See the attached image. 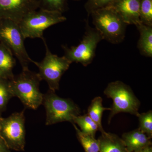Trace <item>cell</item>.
Instances as JSON below:
<instances>
[{"label": "cell", "mask_w": 152, "mask_h": 152, "mask_svg": "<svg viewBox=\"0 0 152 152\" xmlns=\"http://www.w3.org/2000/svg\"><path fill=\"white\" fill-rule=\"evenodd\" d=\"M42 80L38 73L29 69L22 70L18 75L9 80L11 91L25 107L36 110L42 104L44 94L39 89Z\"/></svg>", "instance_id": "6da1fadb"}, {"label": "cell", "mask_w": 152, "mask_h": 152, "mask_svg": "<svg viewBox=\"0 0 152 152\" xmlns=\"http://www.w3.org/2000/svg\"><path fill=\"white\" fill-rule=\"evenodd\" d=\"M93 24L103 40L118 44L124 40L128 26L113 9L110 7L99 9L91 14Z\"/></svg>", "instance_id": "7a4b0ae2"}, {"label": "cell", "mask_w": 152, "mask_h": 152, "mask_svg": "<svg viewBox=\"0 0 152 152\" xmlns=\"http://www.w3.org/2000/svg\"><path fill=\"white\" fill-rule=\"evenodd\" d=\"M107 97L113 101L109 117L110 122L113 117L118 113H128L137 116L140 102L136 96L131 87L121 81L110 83L104 91Z\"/></svg>", "instance_id": "3957f363"}, {"label": "cell", "mask_w": 152, "mask_h": 152, "mask_svg": "<svg viewBox=\"0 0 152 152\" xmlns=\"http://www.w3.org/2000/svg\"><path fill=\"white\" fill-rule=\"evenodd\" d=\"M42 104L46 112L47 126L66 121L72 124L74 118L81 113L80 109L73 101L60 97L50 90L44 94Z\"/></svg>", "instance_id": "277c9868"}, {"label": "cell", "mask_w": 152, "mask_h": 152, "mask_svg": "<svg viewBox=\"0 0 152 152\" xmlns=\"http://www.w3.org/2000/svg\"><path fill=\"white\" fill-rule=\"evenodd\" d=\"M66 20L61 13L39 9L28 14L18 24L25 39H42L45 30Z\"/></svg>", "instance_id": "5b68a950"}, {"label": "cell", "mask_w": 152, "mask_h": 152, "mask_svg": "<svg viewBox=\"0 0 152 152\" xmlns=\"http://www.w3.org/2000/svg\"><path fill=\"white\" fill-rule=\"evenodd\" d=\"M45 47V56L42 61L37 62L32 60L31 63L38 68V75L42 80L48 83L49 90L56 92L59 89L60 82L62 76L69 68L72 63L65 57H59L52 53L45 38L42 39Z\"/></svg>", "instance_id": "8992f818"}, {"label": "cell", "mask_w": 152, "mask_h": 152, "mask_svg": "<svg viewBox=\"0 0 152 152\" xmlns=\"http://www.w3.org/2000/svg\"><path fill=\"white\" fill-rule=\"evenodd\" d=\"M103 40L100 33L86 22V31L80 43L76 46L69 48L62 45L64 52V56L71 63H80L87 66L92 62L96 55L98 44Z\"/></svg>", "instance_id": "52a82bcc"}, {"label": "cell", "mask_w": 152, "mask_h": 152, "mask_svg": "<svg viewBox=\"0 0 152 152\" xmlns=\"http://www.w3.org/2000/svg\"><path fill=\"white\" fill-rule=\"evenodd\" d=\"M25 40L18 23L8 19H0V42L18 59L22 70L29 69V64L32 60L26 50Z\"/></svg>", "instance_id": "ba28073f"}, {"label": "cell", "mask_w": 152, "mask_h": 152, "mask_svg": "<svg viewBox=\"0 0 152 152\" xmlns=\"http://www.w3.org/2000/svg\"><path fill=\"white\" fill-rule=\"evenodd\" d=\"M0 137L10 150L24 151L26 129L24 110L0 119Z\"/></svg>", "instance_id": "9c48e42d"}, {"label": "cell", "mask_w": 152, "mask_h": 152, "mask_svg": "<svg viewBox=\"0 0 152 152\" xmlns=\"http://www.w3.org/2000/svg\"><path fill=\"white\" fill-rule=\"evenodd\" d=\"M39 9L38 0H0V19L19 23L28 14Z\"/></svg>", "instance_id": "30bf717a"}, {"label": "cell", "mask_w": 152, "mask_h": 152, "mask_svg": "<svg viewBox=\"0 0 152 152\" xmlns=\"http://www.w3.org/2000/svg\"><path fill=\"white\" fill-rule=\"evenodd\" d=\"M141 0H115L109 7L121 17L127 25L141 23L140 8Z\"/></svg>", "instance_id": "8fae6325"}, {"label": "cell", "mask_w": 152, "mask_h": 152, "mask_svg": "<svg viewBox=\"0 0 152 152\" xmlns=\"http://www.w3.org/2000/svg\"><path fill=\"white\" fill-rule=\"evenodd\" d=\"M121 139L128 152L138 151L152 146L151 139L139 128L124 133Z\"/></svg>", "instance_id": "7c38bea8"}, {"label": "cell", "mask_w": 152, "mask_h": 152, "mask_svg": "<svg viewBox=\"0 0 152 152\" xmlns=\"http://www.w3.org/2000/svg\"><path fill=\"white\" fill-rule=\"evenodd\" d=\"M15 56L5 45L0 42V78L10 80L13 77L16 65Z\"/></svg>", "instance_id": "4fadbf2b"}, {"label": "cell", "mask_w": 152, "mask_h": 152, "mask_svg": "<svg viewBox=\"0 0 152 152\" xmlns=\"http://www.w3.org/2000/svg\"><path fill=\"white\" fill-rule=\"evenodd\" d=\"M98 140L99 152H128L123 140L116 134L105 132Z\"/></svg>", "instance_id": "5bb4252c"}, {"label": "cell", "mask_w": 152, "mask_h": 152, "mask_svg": "<svg viewBox=\"0 0 152 152\" xmlns=\"http://www.w3.org/2000/svg\"><path fill=\"white\" fill-rule=\"evenodd\" d=\"M135 26L140 33V38L137 47L140 53L144 56L152 58V26L141 23H139Z\"/></svg>", "instance_id": "9a60e30c"}, {"label": "cell", "mask_w": 152, "mask_h": 152, "mask_svg": "<svg viewBox=\"0 0 152 152\" xmlns=\"http://www.w3.org/2000/svg\"><path fill=\"white\" fill-rule=\"evenodd\" d=\"M102 99L98 96L93 99L88 109L87 115L95 122L99 127V131L102 134L105 132L102 126V120L103 112L111 110L110 108L104 107L103 106Z\"/></svg>", "instance_id": "2e32d148"}, {"label": "cell", "mask_w": 152, "mask_h": 152, "mask_svg": "<svg viewBox=\"0 0 152 152\" xmlns=\"http://www.w3.org/2000/svg\"><path fill=\"white\" fill-rule=\"evenodd\" d=\"M73 125L76 131L77 138L83 148L85 152H99V142L95 137L82 132L76 125Z\"/></svg>", "instance_id": "e0dca14e"}, {"label": "cell", "mask_w": 152, "mask_h": 152, "mask_svg": "<svg viewBox=\"0 0 152 152\" xmlns=\"http://www.w3.org/2000/svg\"><path fill=\"white\" fill-rule=\"evenodd\" d=\"M72 124L77 125L82 132L95 137L96 133L99 131L97 124L88 115L77 116L74 118Z\"/></svg>", "instance_id": "ac0fdd59"}, {"label": "cell", "mask_w": 152, "mask_h": 152, "mask_svg": "<svg viewBox=\"0 0 152 152\" xmlns=\"http://www.w3.org/2000/svg\"><path fill=\"white\" fill-rule=\"evenodd\" d=\"M39 9L63 14L68 10V0H38Z\"/></svg>", "instance_id": "d6986e66"}, {"label": "cell", "mask_w": 152, "mask_h": 152, "mask_svg": "<svg viewBox=\"0 0 152 152\" xmlns=\"http://www.w3.org/2000/svg\"><path fill=\"white\" fill-rule=\"evenodd\" d=\"M12 97L9 80L0 78V116L6 109L9 100Z\"/></svg>", "instance_id": "ffe728a7"}, {"label": "cell", "mask_w": 152, "mask_h": 152, "mask_svg": "<svg viewBox=\"0 0 152 152\" xmlns=\"http://www.w3.org/2000/svg\"><path fill=\"white\" fill-rule=\"evenodd\" d=\"M141 23L152 26V0H141L140 8Z\"/></svg>", "instance_id": "44dd1931"}, {"label": "cell", "mask_w": 152, "mask_h": 152, "mask_svg": "<svg viewBox=\"0 0 152 152\" xmlns=\"http://www.w3.org/2000/svg\"><path fill=\"white\" fill-rule=\"evenodd\" d=\"M139 121V129L149 137H152V111L139 113L137 116Z\"/></svg>", "instance_id": "7402d4cb"}, {"label": "cell", "mask_w": 152, "mask_h": 152, "mask_svg": "<svg viewBox=\"0 0 152 152\" xmlns=\"http://www.w3.org/2000/svg\"><path fill=\"white\" fill-rule=\"evenodd\" d=\"M115 0H87L85 8L88 15L99 9L107 7Z\"/></svg>", "instance_id": "603a6c76"}, {"label": "cell", "mask_w": 152, "mask_h": 152, "mask_svg": "<svg viewBox=\"0 0 152 152\" xmlns=\"http://www.w3.org/2000/svg\"><path fill=\"white\" fill-rule=\"evenodd\" d=\"M0 152H10V149L0 137Z\"/></svg>", "instance_id": "cb8c5ba5"}, {"label": "cell", "mask_w": 152, "mask_h": 152, "mask_svg": "<svg viewBox=\"0 0 152 152\" xmlns=\"http://www.w3.org/2000/svg\"><path fill=\"white\" fill-rule=\"evenodd\" d=\"M134 152H152V146L147 147V148H145L141 150V151H138Z\"/></svg>", "instance_id": "d4e9b609"}, {"label": "cell", "mask_w": 152, "mask_h": 152, "mask_svg": "<svg viewBox=\"0 0 152 152\" xmlns=\"http://www.w3.org/2000/svg\"><path fill=\"white\" fill-rule=\"evenodd\" d=\"M73 1H81V0H73Z\"/></svg>", "instance_id": "484cf974"}, {"label": "cell", "mask_w": 152, "mask_h": 152, "mask_svg": "<svg viewBox=\"0 0 152 152\" xmlns=\"http://www.w3.org/2000/svg\"><path fill=\"white\" fill-rule=\"evenodd\" d=\"M1 116H0V119H1Z\"/></svg>", "instance_id": "4316f807"}]
</instances>
